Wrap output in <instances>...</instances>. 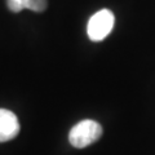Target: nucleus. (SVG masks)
Wrapping results in <instances>:
<instances>
[{
    "mask_svg": "<svg viewBox=\"0 0 155 155\" xmlns=\"http://www.w3.org/2000/svg\"><path fill=\"white\" fill-rule=\"evenodd\" d=\"M115 23L114 13L109 9H101L89 18L87 32L92 41H101L111 32Z\"/></svg>",
    "mask_w": 155,
    "mask_h": 155,
    "instance_id": "f03ea898",
    "label": "nucleus"
},
{
    "mask_svg": "<svg viewBox=\"0 0 155 155\" xmlns=\"http://www.w3.org/2000/svg\"><path fill=\"white\" fill-rule=\"evenodd\" d=\"M9 11L18 13L23 9H30L32 12H44L48 5L47 0H7Z\"/></svg>",
    "mask_w": 155,
    "mask_h": 155,
    "instance_id": "20e7f679",
    "label": "nucleus"
},
{
    "mask_svg": "<svg viewBox=\"0 0 155 155\" xmlns=\"http://www.w3.org/2000/svg\"><path fill=\"white\" fill-rule=\"evenodd\" d=\"M102 136V127L94 120H81L71 128L69 141L74 147L83 149L96 142Z\"/></svg>",
    "mask_w": 155,
    "mask_h": 155,
    "instance_id": "f257e3e1",
    "label": "nucleus"
},
{
    "mask_svg": "<svg viewBox=\"0 0 155 155\" xmlns=\"http://www.w3.org/2000/svg\"><path fill=\"white\" fill-rule=\"evenodd\" d=\"M19 133V122L14 113L0 109V142L13 140Z\"/></svg>",
    "mask_w": 155,
    "mask_h": 155,
    "instance_id": "7ed1b4c3",
    "label": "nucleus"
}]
</instances>
